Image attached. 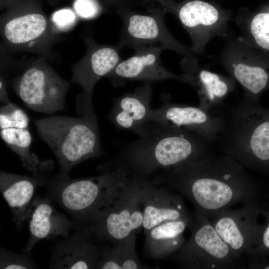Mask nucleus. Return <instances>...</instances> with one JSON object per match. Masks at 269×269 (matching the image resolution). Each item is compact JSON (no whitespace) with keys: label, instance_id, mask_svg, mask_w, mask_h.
<instances>
[{"label":"nucleus","instance_id":"obj_5","mask_svg":"<svg viewBox=\"0 0 269 269\" xmlns=\"http://www.w3.org/2000/svg\"><path fill=\"white\" fill-rule=\"evenodd\" d=\"M34 124L56 157L59 173L69 174L76 165L102 154L97 118L52 116L35 120Z\"/></svg>","mask_w":269,"mask_h":269},{"label":"nucleus","instance_id":"obj_14","mask_svg":"<svg viewBox=\"0 0 269 269\" xmlns=\"http://www.w3.org/2000/svg\"><path fill=\"white\" fill-rule=\"evenodd\" d=\"M162 105L151 109L148 121L171 126L195 133L210 144L217 142L222 129L223 119L214 116L199 106L177 104L171 101L170 96L162 95Z\"/></svg>","mask_w":269,"mask_h":269},{"label":"nucleus","instance_id":"obj_23","mask_svg":"<svg viewBox=\"0 0 269 269\" xmlns=\"http://www.w3.org/2000/svg\"><path fill=\"white\" fill-rule=\"evenodd\" d=\"M193 221V218L167 221L150 229L145 234L146 256L159 260L173 255L186 241L184 233Z\"/></svg>","mask_w":269,"mask_h":269},{"label":"nucleus","instance_id":"obj_8","mask_svg":"<svg viewBox=\"0 0 269 269\" xmlns=\"http://www.w3.org/2000/svg\"><path fill=\"white\" fill-rule=\"evenodd\" d=\"M191 234L173 255L179 267L189 269H227L240 267L241 256L224 241L211 220L195 211Z\"/></svg>","mask_w":269,"mask_h":269},{"label":"nucleus","instance_id":"obj_32","mask_svg":"<svg viewBox=\"0 0 269 269\" xmlns=\"http://www.w3.org/2000/svg\"><path fill=\"white\" fill-rule=\"evenodd\" d=\"M0 102L4 104H7L11 102L8 98L7 92L6 80L3 78V76L1 77V76H0Z\"/></svg>","mask_w":269,"mask_h":269},{"label":"nucleus","instance_id":"obj_24","mask_svg":"<svg viewBox=\"0 0 269 269\" xmlns=\"http://www.w3.org/2000/svg\"><path fill=\"white\" fill-rule=\"evenodd\" d=\"M136 234L113 244L100 243V252L96 269H145L149 266L139 260L136 251Z\"/></svg>","mask_w":269,"mask_h":269},{"label":"nucleus","instance_id":"obj_34","mask_svg":"<svg viewBox=\"0 0 269 269\" xmlns=\"http://www.w3.org/2000/svg\"><path fill=\"white\" fill-rule=\"evenodd\" d=\"M117 2L122 8L121 10L125 9L129 4L136 2L135 0H117Z\"/></svg>","mask_w":269,"mask_h":269},{"label":"nucleus","instance_id":"obj_17","mask_svg":"<svg viewBox=\"0 0 269 269\" xmlns=\"http://www.w3.org/2000/svg\"><path fill=\"white\" fill-rule=\"evenodd\" d=\"M140 177L144 234L167 221L193 218L187 210L181 195L170 191L166 187L154 184L150 178Z\"/></svg>","mask_w":269,"mask_h":269},{"label":"nucleus","instance_id":"obj_33","mask_svg":"<svg viewBox=\"0 0 269 269\" xmlns=\"http://www.w3.org/2000/svg\"><path fill=\"white\" fill-rule=\"evenodd\" d=\"M248 265L251 269H269V261L267 258L256 262L248 263Z\"/></svg>","mask_w":269,"mask_h":269},{"label":"nucleus","instance_id":"obj_31","mask_svg":"<svg viewBox=\"0 0 269 269\" xmlns=\"http://www.w3.org/2000/svg\"><path fill=\"white\" fill-rule=\"evenodd\" d=\"M73 8L76 14L84 19H94L101 12V7L96 0H75Z\"/></svg>","mask_w":269,"mask_h":269},{"label":"nucleus","instance_id":"obj_28","mask_svg":"<svg viewBox=\"0 0 269 269\" xmlns=\"http://www.w3.org/2000/svg\"><path fill=\"white\" fill-rule=\"evenodd\" d=\"M29 118L25 112L12 102L4 104L0 109V129L27 128Z\"/></svg>","mask_w":269,"mask_h":269},{"label":"nucleus","instance_id":"obj_27","mask_svg":"<svg viewBox=\"0 0 269 269\" xmlns=\"http://www.w3.org/2000/svg\"><path fill=\"white\" fill-rule=\"evenodd\" d=\"M262 214L264 221L254 244L246 254L248 263L267 258L269 254V195L267 197V208L262 207Z\"/></svg>","mask_w":269,"mask_h":269},{"label":"nucleus","instance_id":"obj_13","mask_svg":"<svg viewBox=\"0 0 269 269\" xmlns=\"http://www.w3.org/2000/svg\"><path fill=\"white\" fill-rule=\"evenodd\" d=\"M177 16L191 40L196 54H202L208 42L216 37L226 38L229 35V14L211 3L189 0L170 9Z\"/></svg>","mask_w":269,"mask_h":269},{"label":"nucleus","instance_id":"obj_7","mask_svg":"<svg viewBox=\"0 0 269 269\" xmlns=\"http://www.w3.org/2000/svg\"><path fill=\"white\" fill-rule=\"evenodd\" d=\"M40 56L20 64L10 84L23 103L38 112L52 114L63 109L71 82L62 78Z\"/></svg>","mask_w":269,"mask_h":269},{"label":"nucleus","instance_id":"obj_19","mask_svg":"<svg viewBox=\"0 0 269 269\" xmlns=\"http://www.w3.org/2000/svg\"><path fill=\"white\" fill-rule=\"evenodd\" d=\"M52 202L47 196L41 198L35 195L27 214L29 235L23 252L30 253L40 240L64 238L71 231L81 228L74 220L57 211Z\"/></svg>","mask_w":269,"mask_h":269},{"label":"nucleus","instance_id":"obj_30","mask_svg":"<svg viewBox=\"0 0 269 269\" xmlns=\"http://www.w3.org/2000/svg\"><path fill=\"white\" fill-rule=\"evenodd\" d=\"M75 13L70 9H62L55 11L52 15L51 22L58 31L71 30L77 23Z\"/></svg>","mask_w":269,"mask_h":269},{"label":"nucleus","instance_id":"obj_29","mask_svg":"<svg viewBox=\"0 0 269 269\" xmlns=\"http://www.w3.org/2000/svg\"><path fill=\"white\" fill-rule=\"evenodd\" d=\"M30 253L18 254L0 248V269H28L37 268Z\"/></svg>","mask_w":269,"mask_h":269},{"label":"nucleus","instance_id":"obj_15","mask_svg":"<svg viewBox=\"0 0 269 269\" xmlns=\"http://www.w3.org/2000/svg\"><path fill=\"white\" fill-rule=\"evenodd\" d=\"M262 207L257 202L236 209H226L211 220L214 228L231 249L240 256L247 253L259 232Z\"/></svg>","mask_w":269,"mask_h":269},{"label":"nucleus","instance_id":"obj_6","mask_svg":"<svg viewBox=\"0 0 269 269\" xmlns=\"http://www.w3.org/2000/svg\"><path fill=\"white\" fill-rule=\"evenodd\" d=\"M143 206L140 176L131 175L115 191L88 226L99 243L115 244L143 229Z\"/></svg>","mask_w":269,"mask_h":269},{"label":"nucleus","instance_id":"obj_16","mask_svg":"<svg viewBox=\"0 0 269 269\" xmlns=\"http://www.w3.org/2000/svg\"><path fill=\"white\" fill-rule=\"evenodd\" d=\"M100 244L90 229L82 227L57 242L53 247L50 269H96Z\"/></svg>","mask_w":269,"mask_h":269},{"label":"nucleus","instance_id":"obj_12","mask_svg":"<svg viewBox=\"0 0 269 269\" xmlns=\"http://www.w3.org/2000/svg\"><path fill=\"white\" fill-rule=\"evenodd\" d=\"M84 56L72 66L71 83L79 84L83 90L76 98V109L81 116L97 118L92 105V95L97 82L107 76L121 61L118 45H100L92 37L84 39Z\"/></svg>","mask_w":269,"mask_h":269},{"label":"nucleus","instance_id":"obj_1","mask_svg":"<svg viewBox=\"0 0 269 269\" xmlns=\"http://www.w3.org/2000/svg\"><path fill=\"white\" fill-rule=\"evenodd\" d=\"M176 190L194 205L195 211L214 219L237 203L257 202L258 184L237 160L209 152L202 158L156 173L151 180Z\"/></svg>","mask_w":269,"mask_h":269},{"label":"nucleus","instance_id":"obj_2","mask_svg":"<svg viewBox=\"0 0 269 269\" xmlns=\"http://www.w3.org/2000/svg\"><path fill=\"white\" fill-rule=\"evenodd\" d=\"M211 144L192 132L149 121L144 136L99 168L105 171L124 166L130 175L150 178L158 171L202 158L211 151Z\"/></svg>","mask_w":269,"mask_h":269},{"label":"nucleus","instance_id":"obj_22","mask_svg":"<svg viewBox=\"0 0 269 269\" xmlns=\"http://www.w3.org/2000/svg\"><path fill=\"white\" fill-rule=\"evenodd\" d=\"M46 175L28 176L0 172V190L10 209L12 220L17 230H22L35 190L43 186Z\"/></svg>","mask_w":269,"mask_h":269},{"label":"nucleus","instance_id":"obj_3","mask_svg":"<svg viewBox=\"0 0 269 269\" xmlns=\"http://www.w3.org/2000/svg\"><path fill=\"white\" fill-rule=\"evenodd\" d=\"M217 142L246 169L269 173V108L243 96L224 115Z\"/></svg>","mask_w":269,"mask_h":269},{"label":"nucleus","instance_id":"obj_20","mask_svg":"<svg viewBox=\"0 0 269 269\" xmlns=\"http://www.w3.org/2000/svg\"><path fill=\"white\" fill-rule=\"evenodd\" d=\"M196 55L185 56L180 62L186 83L196 91L199 106L209 111L223 103L224 99L235 88V80L206 69L199 64Z\"/></svg>","mask_w":269,"mask_h":269},{"label":"nucleus","instance_id":"obj_26","mask_svg":"<svg viewBox=\"0 0 269 269\" xmlns=\"http://www.w3.org/2000/svg\"><path fill=\"white\" fill-rule=\"evenodd\" d=\"M237 22L242 31L238 38L251 47L269 54V6Z\"/></svg>","mask_w":269,"mask_h":269},{"label":"nucleus","instance_id":"obj_9","mask_svg":"<svg viewBox=\"0 0 269 269\" xmlns=\"http://www.w3.org/2000/svg\"><path fill=\"white\" fill-rule=\"evenodd\" d=\"M226 39L218 61L242 87L244 96L259 100L261 94L269 90V54L236 37L229 36Z\"/></svg>","mask_w":269,"mask_h":269},{"label":"nucleus","instance_id":"obj_18","mask_svg":"<svg viewBox=\"0 0 269 269\" xmlns=\"http://www.w3.org/2000/svg\"><path fill=\"white\" fill-rule=\"evenodd\" d=\"M163 51L156 47L137 50L132 56L120 61L107 77L115 86L119 85L124 80L142 81L151 83L176 79L185 83L184 74H175L163 65L160 58Z\"/></svg>","mask_w":269,"mask_h":269},{"label":"nucleus","instance_id":"obj_10","mask_svg":"<svg viewBox=\"0 0 269 269\" xmlns=\"http://www.w3.org/2000/svg\"><path fill=\"white\" fill-rule=\"evenodd\" d=\"M3 48L8 52H29L51 59L58 31L42 13L28 12L2 18Z\"/></svg>","mask_w":269,"mask_h":269},{"label":"nucleus","instance_id":"obj_25","mask_svg":"<svg viewBox=\"0 0 269 269\" xmlns=\"http://www.w3.org/2000/svg\"><path fill=\"white\" fill-rule=\"evenodd\" d=\"M1 139L19 157L23 166L35 176L48 174L52 169L50 161L41 162L31 151L32 137L27 128L0 129Z\"/></svg>","mask_w":269,"mask_h":269},{"label":"nucleus","instance_id":"obj_21","mask_svg":"<svg viewBox=\"0 0 269 269\" xmlns=\"http://www.w3.org/2000/svg\"><path fill=\"white\" fill-rule=\"evenodd\" d=\"M152 95L149 83L124 94L115 99L109 119L119 129L133 131L139 137L144 136L148 132Z\"/></svg>","mask_w":269,"mask_h":269},{"label":"nucleus","instance_id":"obj_11","mask_svg":"<svg viewBox=\"0 0 269 269\" xmlns=\"http://www.w3.org/2000/svg\"><path fill=\"white\" fill-rule=\"evenodd\" d=\"M122 19L118 46L135 51L148 47L171 50L185 56L196 55L191 47L181 42L172 34L165 25L164 12L154 14H141L120 10Z\"/></svg>","mask_w":269,"mask_h":269},{"label":"nucleus","instance_id":"obj_4","mask_svg":"<svg viewBox=\"0 0 269 269\" xmlns=\"http://www.w3.org/2000/svg\"><path fill=\"white\" fill-rule=\"evenodd\" d=\"M102 172L85 178H73L69 174L47 175L43 186L53 202L66 210L80 227H87L107 199L131 177L124 166Z\"/></svg>","mask_w":269,"mask_h":269}]
</instances>
